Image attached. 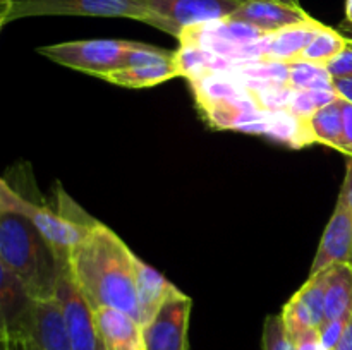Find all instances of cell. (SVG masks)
I'll return each mask as SVG.
<instances>
[{
    "instance_id": "5b68a950",
    "label": "cell",
    "mask_w": 352,
    "mask_h": 350,
    "mask_svg": "<svg viewBox=\"0 0 352 350\" xmlns=\"http://www.w3.org/2000/svg\"><path fill=\"white\" fill-rule=\"evenodd\" d=\"M138 45L127 40H78L47 45L38 48V54L52 62L74 71L86 72L103 79L107 74L124 67L126 55Z\"/></svg>"
},
{
    "instance_id": "1f68e13d",
    "label": "cell",
    "mask_w": 352,
    "mask_h": 350,
    "mask_svg": "<svg viewBox=\"0 0 352 350\" xmlns=\"http://www.w3.org/2000/svg\"><path fill=\"white\" fill-rule=\"evenodd\" d=\"M333 89L340 98L352 103V78L333 79Z\"/></svg>"
},
{
    "instance_id": "ba28073f",
    "label": "cell",
    "mask_w": 352,
    "mask_h": 350,
    "mask_svg": "<svg viewBox=\"0 0 352 350\" xmlns=\"http://www.w3.org/2000/svg\"><path fill=\"white\" fill-rule=\"evenodd\" d=\"M57 301L62 307L72 350H103L91 305L81 294L69 271L62 275L57 285Z\"/></svg>"
},
{
    "instance_id": "9a60e30c",
    "label": "cell",
    "mask_w": 352,
    "mask_h": 350,
    "mask_svg": "<svg viewBox=\"0 0 352 350\" xmlns=\"http://www.w3.org/2000/svg\"><path fill=\"white\" fill-rule=\"evenodd\" d=\"M136 287L138 299H140L141 325H146L158 309L170 297L177 295L179 288L172 281H168L164 275L158 273L155 268L146 264L138 257L136 261Z\"/></svg>"
},
{
    "instance_id": "2e32d148",
    "label": "cell",
    "mask_w": 352,
    "mask_h": 350,
    "mask_svg": "<svg viewBox=\"0 0 352 350\" xmlns=\"http://www.w3.org/2000/svg\"><path fill=\"white\" fill-rule=\"evenodd\" d=\"M352 316V264L339 263L327 268L325 319H346ZM325 321V323H327Z\"/></svg>"
},
{
    "instance_id": "d6a6232c",
    "label": "cell",
    "mask_w": 352,
    "mask_h": 350,
    "mask_svg": "<svg viewBox=\"0 0 352 350\" xmlns=\"http://www.w3.org/2000/svg\"><path fill=\"white\" fill-rule=\"evenodd\" d=\"M333 350H352V316L349 319V325H347L346 331H344L342 338H340V342L337 343Z\"/></svg>"
},
{
    "instance_id": "8fae6325",
    "label": "cell",
    "mask_w": 352,
    "mask_h": 350,
    "mask_svg": "<svg viewBox=\"0 0 352 350\" xmlns=\"http://www.w3.org/2000/svg\"><path fill=\"white\" fill-rule=\"evenodd\" d=\"M309 17L311 16L302 7H292L277 0H246L230 19L250 24L265 34H272L284 27L305 23Z\"/></svg>"
},
{
    "instance_id": "4316f807",
    "label": "cell",
    "mask_w": 352,
    "mask_h": 350,
    "mask_svg": "<svg viewBox=\"0 0 352 350\" xmlns=\"http://www.w3.org/2000/svg\"><path fill=\"white\" fill-rule=\"evenodd\" d=\"M325 67L333 79L352 78V45H347Z\"/></svg>"
},
{
    "instance_id": "7402d4cb",
    "label": "cell",
    "mask_w": 352,
    "mask_h": 350,
    "mask_svg": "<svg viewBox=\"0 0 352 350\" xmlns=\"http://www.w3.org/2000/svg\"><path fill=\"white\" fill-rule=\"evenodd\" d=\"M347 45H351V40H347V38L344 36L342 33H339V31L325 26L315 38H313V41L308 45V48H306L305 54L301 55L299 60L313 62V64L318 65H327L333 57H337Z\"/></svg>"
},
{
    "instance_id": "5bb4252c",
    "label": "cell",
    "mask_w": 352,
    "mask_h": 350,
    "mask_svg": "<svg viewBox=\"0 0 352 350\" xmlns=\"http://www.w3.org/2000/svg\"><path fill=\"white\" fill-rule=\"evenodd\" d=\"M325 27V24L309 17L305 23L284 27L265 38V57L261 60H274L291 64L301 58L313 38Z\"/></svg>"
},
{
    "instance_id": "cb8c5ba5",
    "label": "cell",
    "mask_w": 352,
    "mask_h": 350,
    "mask_svg": "<svg viewBox=\"0 0 352 350\" xmlns=\"http://www.w3.org/2000/svg\"><path fill=\"white\" fill-rule=\"evenodd\" d=\"M339 98L336 89H296L289 112L301 119H309L322 106Z\"/></svg>"
},
{
    "instance_id": "4dcf8cb0",
    "label": "cell",
    "mask_w": 352,
    "mask_h": 350,
    "mask_svg": "<svg viewBox=\"0 0 352 350\" xmlns=\"http://www.w3.org/2000/svg\"><path fill=\"white\" fill-rule=\"evenodd\" d=\"M339 199L352 211V156H349L346 165V175H344L342 189H340Z\"/></svg>"
},
{
    "instance_id": "8d00e7d4",
    "label": "cell",
    "mask_w": 352,
    "mask_h": 350,
    "mask_svg": "<svg viewBox=\"0 0 352 350\" xmlns=\"http://www.w3.org/2000/svg\"><path fill=\"white\" fill-rule=\"evenodd\" d=\"M241 2H246V0H241Z\"/></svg>"
},
{
    "instance_id": "8992f818",
    "label": "cell",
    "mask_w": 352,
    "mask_h": 350,
    "mask_svg": "<svg viewBox=\"0 0 352 350\" xmlns=\"http://www.w3.org/2000/svg\"><path fill=\"white\" fill-rule=\"evenodd\" d=\"M146 24L179 38L186 27L215 23L232 16L241 0H146Z\"/></svg>"
},
{
    "instance_id": "d6986e66",
    "label": "cell",
    "mask_w": 352,
    "mask_h": 350,
    "mask_svg": "<svg viewBox=\"0 0 352 350\" xmlns=\"http://www.w3.org/2000/svg\"><path fill=\"white\" fill-rule=\"evenodd\" d=\"M179 71L175 62H165L157 65H141V67H126L107 74L105 81L124 88H151L160 82L177 78Z\"/></svg>"
},
{
    "instance_id": "836d02e7",
    "label": "cell",
    "mask_w": 352,
    "mask_h": 350,
    "mask_svg": "<svg viewBox=\"0 0 352 350\" xmlns=\"http://www.w3.org/2000/svg\"><path fill=\"white\" fill-rule=\"evenodd\" d=\"M346 24H352V0H346Z\"/></svg>"
},
{
    "instance_id": "277c9868",
    "label": "cell",
    "mask_w": 352,
    "mask_h": 350,
    "mask_svg": "<svg viewBox=\"0 0 352 350\" xmlns=\"http://www.w3.org/2000/svg\"><path fill=\"white\" fill-rule=\"evenodd\" d=\"M85 16L126 17L146 24V0H0V26L24 17Z\"/></svg>"
},
{
    "instance_id": "44dd1931",
    "label": "cell",
    "mask_w": 352,
    "mask_h": 350,
    "mask_svg": "<svg viewBox=\"0 0 352 350\" xmlns=\"http://www.w3.org/2000/svg\"><path fill=\"white\" fill-rule=\"evenodd\" d=\"M325 287H327V270L320 271L318 275L309 277V280L296 292L292 297L302 305L311 318L316 329L325 325Z\"/></svg>"
},
{
    "instance_id": "6da1fadb",
    "label": "cell",
    "mask_w": 352,
    "mask_h": 350,
    "mask_svg": "<svg viewBox=\"0 0 352 350\" xmlns=\"http://www.w3.org/2000/svg\"><path fill=\"white\" fill-rule=\"evenodd\" d=\"M136 261L127 244L98 222L69 254V273L93 311L116 307L141 323Z\"/></svg>"
},
{
    "instance_id": "52a82bcc",
    "label": "cell",
    "mask_w": 352,
    "mask_h": 350,
    "mask_svg": "<svg viewBox=\"0 0 352 350\" xmlns=\"http://www.w3.org/2000/svg\"><path fill=\"white\" fill-rule=\"evenodd\" d=\"M192 299L179 292L143 326L144 350H189L188 331Z\"/></svg>"
},
{
    "instance_id": "ac0fdd59",
    "label": "cell",
    "mask_w": 352,
    "mask_h": 350,
    "mask_svg": "<svg viewBox=\"0 0 352 350\" xmlns=\"http://www.w3.org/2000/svg\"><path fill=\"white\" fill-rule=\"evenodd\" d=\"M265 136L278 141V143L289 144L291 148H305L316 143L309 129L308 119L294 115L289 110L280 112H268L267 119V132Z\"/></svg>"
},
{
    "instance_id": "3957f363",
    "label": "cell",
    "mask_w": 352,
    "mask_h": 350,
    "mask_svg": "<svg viewBox=\"0 0 352 350\" xmlns=\"http://www.w3.org/2000/svg\"><path fill=\"white\" fill-rule=\"evenodd\" d=\"M0 211L24 216L65 261H69L71 250L98 225V222L82 211L62 189H58V211H55L23 198L7 180L0 182Z\"/></svg>"
},
{
    "instance_id": "9c48e42d",
    "label": "cell",
    "mask_w": 352,
    "mask_h": 350,
    "mask_svg": "<svg viewBox=\"0 0 352 350\" xmlns=\"http://www.w3.org/2000/svg\"><path fill=\"white\" fill-rule=\"evenodd\" d=\"M339 263L352 264V211L337 199L333 215L327 223L313 259L309 277Z\"/></svg>"
},
{
    "instance_id": "484cf974",
    "label": "cell",
    "mask_w": 352,
    "mask_h": 350,
    "mask_svg": "<svg viewBox=\"0 0 352 350\" xmlns=\"http://www.w3.org/2000/svg\"><path fill=\"white\" fill-rule=\"evenodd\" d=\"M296 89L292 86H267L253 91L258 105L263 112H280V110H289L294 96Z\"/></svg>"
},
{
    "instance_id": "7c38bea8",
    "label": "cell",
    "mask_w": 352,
    "mask_h": 350,
    "mask_svg": "<svg viewBox=\"0 0 352 350\" xmlns=\"http://www.w3.org/2000/svg\"><path fill=\"white\" fill-rule=\"evenodd\" d=\"M96 331L105 350H144L143 325L116 307L93 311Z\"/></svg>"
},
{
    "instance_id": "f1b7e54d",
    "label": "cell",
    "mask_w": 352,
    "mask_h": 350,
    "mask_svg": "<svg viewBox=\"0 0 352 350\" xmlns=\"http://www.w3.org/2000/svg\"><path fill=\"white\" fill-rule=\"evenodd\" d=\"M342 122H344L342 153H346L347 156H352V103L346 102V100L342 102Z\"/></svg>"
},
{
    "instance_id": "83f0119b",
    "label": "cell",
    "mask_w": 352,
    "mask_h": 350,
    "mask_svg": "<svg viewBox=\"0 0 352 350\" xmlns=\"http://www.w3.org/2000/svg\"><path fill=\"white\" fill-rule=\"evenodd\" d=\"M347 325H349V321H346V319H336V321H327L320 328V340L327 350L336 349V345L340 342L344 331H346Z\"/></svg>"
},
{
    "instance_id": "603a6c76",
    "label": "cell",
    "mask_w": 352,
    "mask_h": 350,
    "mask_svg": "<svg viewBox=\"0 0 352 350\" xmlns=\"http://www.w3.org/2000/svg\"><path fill=\"white\" fill-rule=\"evenodd\" d=\"M289 86L294 89H333V78L325 65L298 60L289 64Z\"/></svg>"
},
{
    "instance_id": "f35d334b",
    "label": "cell",
    "mask_w": 352,
    "mask_h": 350,
    "mask_svg": "<svg viewBox=\"0 0 352 350\" xmlns=\"http://www.w3.org/2000/svg\"><path fill=\"white\" fill-rule=\"evenodd\" d=\"M103 350H105V349H103Z\"/></svg>"
},
{
    "instance_id": "d590c367",
    "label": "cell",
    "mask_w": 352,
    "mask_h": 350,
    "mask_svg": "<svg viewBox=\"0 0 352 350\" xmlns=\"http://www.w3.org/2000/svg\"><path fill=\"white\" fill-rule=\"evenodd\" d=\"M342 30L346 31V33L349 34V36H352V24H346V23H342ZM351 41H352V38H351Z\"/></svg>"
},
{
    "instance_id": "30bf717a",
    "label": "cell",
    "mask_w": 352,
    "mask_h": 350,
    "mask_svg": "<svg viewBox=\"0 0 352 350\" xmlns=\"http://www.w3.org/2000/svg\"><path fill=\"white\" fill-rule=\"evenodd\" d=\"M34 299L28 294L23 281L0 264V311L2 335L16 338L28 336Z\"/></svg>"
},
{
    "instance_id": "74e56055",
    "label": "cell",
    "mask_w": 352,
    "mask_h": 350,
    "mask_svg": "<svg viewBox=\"0 0 352 350\" xmlns=\"http://www.w3.org/2000/svg\"><path fill=\"white\" fill-rule=\"evenodd\" d=\"M2 350H6V349H2Z\"/></svg>"
},
{
    "instance_id": "f546056e",
    "label": "cell",
    "mask_w": 352,
    "mask_h": 350,
    "mask_svg": "<svg viewBox=\"0 0 352 350\" xmlns=\"http://www.w3.org/2000/svg\"><path fill=\"white\" fill-rule=\"evenodd\" d=\"M2 349L6 350H40L38 345L34 343V340L28 336H16V338H10V336L2 335Z\"/></svg>"
},
{
    "instance_id": "ffe728a7",
    "label": "cell",
    "mask_w": 352,
    "mask_h": 350,
    "mask_svg": "<svg viewBox=\"0 0 352 350\" xmlns=\"http://www.w3.org/2000/svg\"><path fill=\"white\" fill-rule=\"evenodd\" d=\"M342 102L344 100L339 96L332 103L316 110L308 119L309 129L316 143H322L337 151H342Z\"/></svg>"
},
{
    "instance_id": "d4e9b609",
    "label": "cell",
    "mask_w": 352,
    "mask_h": 350,
    "mask_svg": "<svg viewBox=\"0 0 352 350\" xmlns=\"http://www.w3.org/2000/svg\"><path fill=\"white\" fill-rule=\"evenodd\" d=\"M263 350H298L280 314H270L263 326Z\"/></svg>"
},
{
    "instance_id": "4fadbf2b",
    "label": "cell",
    "mask_w": 352,
    "mask_h": 350,
    "mask_svg": "<svg viewBox=\"0 0 352 350\" xmlns=\"http://www.w3.org/2000/svg\"><path fill=\"white\" fill-rule=\"evenodd\" d=\"M28 335L40 350H72L57 297L50 301H34Z\"/></svg>"
},
{
    "instance_id": "7a4b0ae2",
    "label": "cell",
    "mask_w": 352,
    "mask_h": 350,
    "mask_svg": "<svg viewBox=\"0 0 352 350\" xmlns=\"http://www.w3.org/2000/svg\"><path fill=\"white\" fill-rule=\"evenodd\" d=\"M0 264L16 275L34 301L57 297V285L69 271L52 244L17 213L0 211Z\"/></svg>"
},
{
    "instance_id": "e575fe53",
    "label": "cell",
    "mask_w": 352,
    "mask_h": 350,
    "mask_svg": "<svg viewBox=\"0 0 352 350\" xmlns=\"http://www.w3.org/2000/svg\"><path fill=\"white\" fill-rule=\"evenodd\" d=\"M277 2L287 3V5H292V7H302V5H301V2H299V0H277Z\"/></svg>"
},
{
    "instance_id": "e0dca14e",
    "label": "cell",
    "mask_w": 352,
    "mask_h": 350,
    "mask_svg": "<svg viewBox=\"0 0 352 350\" xmlns=\"http://www.w3.org/2000/svg\"><path fill=\"white\" fill-rule=\"evenodd\" d=\"M174 62L179 75H184L189 81L210 72H230L237 64L196 45H181V48L175 50Z\"/></svg>"
}]
</instances>
